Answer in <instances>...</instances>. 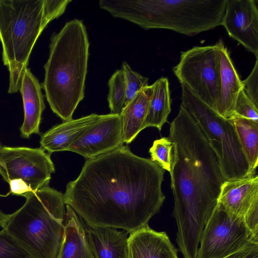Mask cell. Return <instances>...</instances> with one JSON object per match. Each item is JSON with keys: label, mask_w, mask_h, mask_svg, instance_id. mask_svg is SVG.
Masks as SVG:
<instances>
[{"label": "cell", "mask_w": 258, "mask_h": 258, "mask_svg": "<svg viewBox=\"0 0 258 258\" xmlns=\"http://www.w3.org/2000/svg\"><path fill=\"white\" fill-rule=\"evenodd\" d=\"M164 174L157 163L123 145L87 159L68 183L64 202L89 226L130 233L148 225L159 212L165 199Z\"/></svg>", "instance_id": "6da1fadb"}, {"label": "cell", "mask_w": 258, "mask_h": 258, "mask_svg": "<svg viewBox=\"0 0 258 258\" xmlns=\"http://www.w3.org/2000/svg\"><path fill=\"white\" fill-rule=\"evenodd\" d=\"M168 137L173 145L170 174L176 241L183 258H197L201 234L224 180L207 138L181 105L170 123Z\"/></svg>", "instance_id": "7a4b0ae2"}, {"label": "cell", "mask_w": 258, "mask_h": 258, "mask_svg": "<svg viewBox=\"0 0 258 258\" xmlns=\"http://www.w3.org/2000/svg\"><path fill=\"white\" fill-rule=\"evenodd\" d=\"M89 42L82 21L68 22L50 38L41 87L52 111L64 121L72 119L84 97Z\"/></svg>", "instance_id": "3957f363"}, {"label": "cell", "mask_w": 258, "mask_h": 258, "mask_svg": "<svg viewBox=\"0 0 258 258\" xmlns=\"http://www.w3.org/2000/svg\"><path fill=\"white\" fill-rule=\"evenodd\" d=\"M227 0H100L112 16L142 28L195 36L221 25Z\"/></svg>", "instance_id": "277c9868"}, {"label": "cell", "mask_w": 258, "mask_h": 258, "mask_svg": "<svg viewBox=\"0 0 258 258\" xmlns=\"http://www.w3.org/2000/svg\"><path fill=\"white\" fill-rule=\"evenodd\" d=\"M25 198L4 229L30 258H56L66 220L63 194L48 185Z\"/></svg>", "instance_id": "5b68a950"}, {"label": "cell", "mask_w": 258, "mask_h": 258, "mask_svg": "<svg viewBox=\"0 0 258 258\" xmlns=\"http://www.w3.org/2000/svg\"><path fill=\"white\" fill-rule=\"evenodd\" d=\"M54 19L46 0H0V42L9 72V93L19 91L34 46Z\"/></svg>", "instance_id": "8992f818"}, {"label": "cell", "mask_w": 258, "mask_h": 258, "mask_svg": "<svg viewBox=\"0 0 258 258\" xmlns=\"http://www.w3.org/2000/svg\"><path fill=\"white\" fill-rule=\"evenodd\" d=\"M181 87V105L207 138L216 156L224 181L256 174L249 168L231 120L220 115L185 85Z\"/></svg>", "instance_id": "52a82bcc"}, {"label": "cell", "mask_w": 258, "mask_h": 258, "mask_svg": "<svg viewBox=\"0 0 258 258\" xmlns=\"http://www.w3.org/2000/svg\"><path fill=\"white\" fill-rule=\"evenodd\" d=\"M50 154L42 148L3 146L0 151V174L10 184V191L25 197L48 186L55 172Z\"/></svg>", "instance_id": "ba28073f"}, {"label": "cell", "mask_w": 258, "mask_h": 258, "mask_svg": "<svg viewBox=\"0 0 258 258\" xmlns=\"http://www.w3.org/2000/svg\"><path fill=\"white\" fill-rule=\"evenodd\" d=\"M173 71L181 85L215 111L219 97L218 46H195L182 51Z\"/></svg>", "instance_id": "9c48e42d"}, {"label": "cell", "mask_w": 258, "mask_h": 258, "mask_svg": "<svg viewBox=\"0 0 258 258\" xmlns=\"http://www.w3.org/2000/svg\"><path fill=\"white\" fill-rule=\"evenodd\" d=\"M258 244L243 217L227 212L219 203L201 234L197 258H224Z\"/></svg>", "instance_id": "30bf717a"}, {"label": "cell", "mask_w": 258, "mask_h": 258, "mask_svg": "<svg viewBox=\"0 0 258 258\" xmlns=\"http://www.w3.org/2000/svg\"><path fill=\"white\" fill-rule=\"evenodd\" d=\"M123 144L121 115L110 113L85 130L69 151L89 159L113 151Z\"/></svg>", "instance_id": "8fae6325"}, {"label": "cell", "mask_w": 258, "mask_h": 258, "mask_svg": "<svg viewBox=\"0 0 258 258\" xmlns=\"http://www.w3.org/2000/svg\"><path fill=\"white\" fill-rule=\"evenodd\" d=\"M257 1L227 0L221 25L229 36L258 57Z\"/></svg>", "instance_id": "7c38bea8"}, {"label": "cell", "mask_w": 258, "mask_h": 258, "mask_svg": "<svg viewBox=\"0 0 258 258\" xmlns=\"http://www.w3.org/2000/svg\"><path fill=\"white\" fill-rule=\"evenodd\" d=\"M217 203L228 213L244 219L258 206L257 175L223 181Z\"/></svg>", "instance_id": "4fadbf2b"}, {"label": "cell", "mask_w": 258, "mask_h": 258, "mask_svg": "<svg viewBox=\"0 0 258 258\" xmlns=\"http://www.w3.org/2000/svg\"><path fill=\"white\" fill-rule=\"evenodd\" d=\"M127 258H178L177 249L165 232L149 225L129 233Z\"/></svg>", "instance_id": "5bb4252c"}, {"label": "cell", "mask_w": 258, "mask_h": 258, "mask_svg": "<svg viewBox=\"0 0 258 258\" xmlns=\"http://www.w3.org/2000/svg\"><path fill=\"white\" fill-rule=\"evenodd\" d=\"M219 58V97L216 112L226 118L234 115L236 100L243 89L227 48L221 39L217 42Z\"/></svg>", "instance_id": "9a60e30c"}, {"label": "cell", "mask_w": 258, "mask_h": 258, "mask_svg": "<svg viewBox=\"0 0 258 258\" xmlns=\"http://www.w3.org/2000/svg\"><path fill=\"white\" fill-rule=\"evenodd\" d=\"M41 85L29 68L24 72L19 91L22 95L24 120L20 127L21 136L26 139L39 134L41 116L45 109Z\"/></svg>", "instance_id": "2e32d148"}, {"label": "cell", "mask_w": 258, "mask_h": 258, "mask_svg": "<svg viewBox=\"0 0 258 258\" xmlns=\"http://www.w3.org/2000/svg\"><path fill=\"white\" fill-rule=\"evenodd\" d=\"M103 115L95 113L70 119L52 126L41 137V148L49 154L69 151L70 147L87 128L97 123Z\"/></svg>", "instance_id": "e0dca14e"}, {"label": "cell", "mask_w": 258, "mask_h": 258, "mask_svg": "<svg viewBox=\"0 0 258 258\" xmlns=\"http://www.w3.org/2000/svg\"><path fill=\"white\" fill-rule=\"evenodd\" d=\"M84 225L95 258H127L128 231L108 227L89 226L85 223Z\"/></svg>", "instance_id": "ac0fdd59"}, {"label": "cell", "mask_w": 258, "mask_h": 258, "mask_svg": "<svg viewBox=\"0 0 258 258\" xmlns=\"http://www.w3.org/2000/svg\"><path fill=\"white\" fill-rule=\"evenodd\" d=\"M66 209L63 237L56 258H95L84 222L69 205H66Z\"/></svg>", "instance_id": "d6986e66"}, {"label": "cell", "mask_w": 258, "mask_h": 258, "mask_svg": "<svg viewBox=\"0 0 258 258\" xmlns=\"http://www.w3.org/2000/svg\"><path fill=\"white\" fill-rule=\"evenodd\" d=\"M152 92V85L143 88L123 109L120 115L124 143H131L144 129Z\"/></svg>", "instance_id": "ffe728a7"}, {"label": "cell", "mask_w": 258, "mask_h": 258, "mask_svg": "<svg viewBox=\"0 0 258 258\" xmlns=\"http://www.w3.org/2000/svg\"><path fill=\"white\" fill-rule=\"evenodd\" d=\"M153 92L149 102L144 128L155 127L161 131L171 111V99L168 80L162 77L152 85Z\"/></svg>", "instance_id": "44dd1931"}, {"label": "cell", "mask_w": 258, "mask_h": 258, "mask_svg": "<svg viewBox=\"0 0 258 258\" xmlns=\"http://www.w3.org/2000/svg\"><path fill=\"white\" fill-rule=\"evenodd\" d=\"M229 119L234 125L249 168L255 172L258 164V122L237 116Z\"/></svg>", "instance_id": "7402d4cb"}, {"label": "cell", "mask_w": 258, "mask_h": 258, "mask_svg": "<svg viewBox=\"0 0 258 258\" xmlns=\"http://www.w3.org/2000/svg\"><path fill=\"white\" fill-rule=\"evenodd\" d=\"M107 100L111 113L120 114L124 108L125 85L121 70L116 71L108 81Z\"/></svg>", "instance_id": "603a6c76"}, {"label": "cell", "mask_w": 258, "mask_h": 258, "mask_svg": "<svg viewBox=\"0 0 258 258\" xmlns=\"http://www.w3.org/2000/svg\"><path fill=\"white\" fill-rule=\"evenodd\" d=\"M173 143L169 137H162L154 141L149 151L150 159L169 173L173 162Z\"/></svg>", "instance_id": "cb8c5ba5"}, {"label": "cell", "mask_w": 258, "mask_h": 258, "mask_svg": "<svg viewBox=\"0 0 258 258\" xmlns=\"http://www.w3.org/2000/svg\"><path fill=\"white\" fill-rule=\"evenodd\" d=\"M121 70L124 75L125 85L124 107L140 91L148 86V79L133 71L125 61L122 62Z\"/></svg>", "instance_id": "d4e9b609"}, {"label": "cell", "mask_w": 258, "mask_h": 258, "mask_svg": "<svg viewBox=\"0 0 258 258\" xmlns=\"http://www.w3.org/2000/svg\"><path fill=\"white\" fill-rule=\"evenodd\" d=\"M0 258H30L28 254L5 229L0 231Z\"/></svg>", "instance_id": "484cf974"}, {"label": "cell", "mask_w": 258, "mask_h": 258, "mask_svg": "<svg viewBox=\"0 0 258 258\" xmlns=\"http://www.w3.org/2000/svg\"><path fill=\"white\" fill-rule=\"evenodd\" d=\"M233 116L258 122V108L248 97L243 89L240 91L236 100Z\"/></svg>", "instance_id": "4316f807"}, {"label": "cell", "mask_w": 258, "mask_h": 258, "mask_svg": "<svg viewBox=\"0 0 258 258\" xmlns=\"http://www.w3.org/2000/svg\"><path fill=\"white\" fill-rule=\"evenodd\" d=\"M242 83L246 95L258 108V57L250 75Z\"/></svg>", "instance_id": "83f0119b"}, {"label": "cell", "mask_w": 258, "mask_h": 258, "mask_svg": "<svg viewBox=\"0 0 258 258\" xmlns=\"http://www.w3.org/2000/svg\"><path fill=\"white\" fill-rule=\"evenodd\" d=\"M224 258H258V244L251 245Z\"/></svg>", "instance_id": "f1b7e54d"}, {"label": "cell", "mask_w": 258, "mask_h": 258, "mask_svg": "<svg viewBox=\"0 0 258 258\" xmlns=\"http://www.w3.org/2000/svg\"><path fill=\"white\" fill-rule=\"evenodd\" d=\"M11 214H6L0 210V226L4 229L10 219Z\"/></svg>", "instance_id": "f546056e"}, {"label": "cell", "mask_w": 258, "mask_h": 258, "mask_svg": "<svg viewBox=\"0 0 258 258\" xmlns=\"http://www.w3.org/2000/svg\"><path fill=\"white\" fill-rule=\"evenodd\" d=\"M2 147H3V146H2V144H1V143L0 142V151H1V150L2 148Z\"/></svg>", "instance_id": "4dcf8cb0"}]
</instances>
